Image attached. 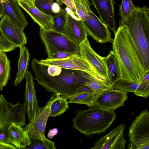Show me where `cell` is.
Masks as SVG:
<instances>
[{
  "mask_svg": "<svg viewBox=\"0 0 149 149\" xmlns=\"http://www.w3.org/2000/svg\"><path fill=\"white\" fill-rule=\"evenodd\" d=\"M31 66L35 75L34 79L38 84L47 91L67 99L76 95L77 89L86 82L97 79L85 72L41 64L35 58L31 61Z\"/></svg>",
  "mask_w": 149,
  "mask_h": 149,
  "instance_id": "6da1fadb",
  "label": "cell"
},
{
  "mask_svg": "<svg viewBox=\"0 0 149 149\" xmlns=\"http://www.w3.org/2000/svg\"><path fill=\"white\" fill-rule=\"evenodd\" d=\"M112 40V52L120 68V79L139 83L145 71L134 46L129 29L125 25L119 26Z\"/></svg>",
  "mask_w": 149,
  "mask_h": 149,
  "instance_id": "7a4b0ae2",
  "label": "cell"
},
{
  "mask_svg": "<svg viewBox=\"0 0 149 149\" xmlns=\"http://www.w3.org/2000/svg\"><path fill=\"white\" fill-rule=\"evenodd\" d=\"M128 28L134 47L145 72L149 70V9L136 6V10L119 26Z\"/></svg>",
  "mask_w": 149,
  "mask_h": 149,
  "instance_id": "3957f363",
  "label": "cell"
},
{
  "mask_svg": "<svg viewBox=\"0 0 149 149\" xmlns=\"http://www.w3.org/2000/svg\"><path fill=\"white\" fill-rule=\"evenodd\" d=\"M114 111L101 108L94 104L86 109L76 111L72 119L73 127L87 136L103 133L116 118Z\"/></svg>",
  "mask_w": 149,
  "mask_h": 149,
  "instance_id": "277c9868",
  "label": "cell"
},
{
  "mask_svg": "<svg viewBox=\"0 0 149 149\" xmlns=\"http://www.w3.org/2000/svg\"><path fill=\"white\" fill-rule=\"evenodd\" d=\"M27 109L25 102L13 104L8 102L2 94L0 95V133L7 134L13 123L26 126Z\"/></svg>",
  "mask_w": 149,
  "mask_h": 149,
  "instance_id": "5b68a950",
  "label": "cell"
},
{
  "mask_svg": "<svg viewBox=\"0 0 149 149\" xmlns=\"http://www.w3.org/2000/svg\"><path fill=\"white\" fill-rule=\"evenodd\" d=\"M39 34L48 57L59 52L80 54L78 45L65 34L54 30L47 31L41 29Z\"/></svg>",
  "mask_w": 149,
  "mask_h": 149,
  "instance_id": "8992f818",
  "label": "cell"
},
{
  "mask_svg": "<svg viewBox=\"0 0 149 149\" xmlns=\"http://www.w3.org/2000/svg\"><path fill=\"white\" fill-rule=\"evenodd\" d=\"M129 140L136 149H149V112L147 109L136 116L129 127Z\"/></svg>",
  "mask_w": 149,
  "mask_h": 149,
  "instance_id": "52a82bcc",
  "label": "cell"
},
{
  "mask_svg": "<svg viewBox=\"0 0 149 149\" xmlns=\"http://www.w3.org/2000/svg\"><path fill=\"white\" fill-rule=\"evenodd\" d=\"M39 62L45 65H53L66 69L85 72L100 80L107 82L79 54H74L60 59H41L39 60Z\"/></svg>",
  "mask_w": 149,
  "mask_h": 149,
  "instance_id": "ba28073f",
  "label": "cell"
},
{
  "mask_svg": "<svg viewBox=\"0 0 149 149\" xmlns=\"http://www.w3.org/2000/svg\"><path fill=\"white\" fill-rule=\"evenodd\" d=\"M78 46L80 56L91 65L100 76L113 86L108 75L104 57L101 56L92 49L87 38Z\"/></svg>",
  "mask_w": 149,
  "mask_h": 149,
  "instance_id": "9c48e42d",
  "label": "cell"
},
{
  "mask_svg": "<svg viewBox=\"0 0 149 149\" xmlns=\"http://www.w3.org/2000/svg\"><path fill=\"white\" fill-rule=\"evenodd\" d=\"M127 98L126 92L114 89H110L95 94L94 104L101 108L114 111L125 105Z\"/></svg>",
  "mask_w": 149,
  "mask_h": 149,
  "instance_id": "30bf717a",
  "label": "cell"
},
{
  "mask_svg": "<svg viewBox=\"0 0 149 149\" xmlns=\"http://www.w3.org/2000/svg\"><path fill=\"white\" fill-rule=\"evenodd\" d=\"M52 103L51 99L45 105L41 108L38 113L31 121L24 127L31 140L45 139V132L46 124L49 117L50 107Z\"/></svg>",
  "mask_w": 149,
  "mask_h": 149,
  "instance_id": "8fae6325",
  "label": "cell"
},
{
  "mask_svg": "<svg viewBox=\"0 0 149 149\" xmlns=\"http://www.w3.org/2000/svg\"><path fill=\"white\" fill-rule=\"evenodd\" d=\"M82 21L87 35L97 42L100 43L111 42L113 39L109 30L92 10L88 19Z\"/></svg>",
  "mask_w": 149,
  "mask_h": 149,
  "instance_id": "7c38bea8",
  "label": "cell"
},
{
  "mask_svg": "<svg viewBox=\"0 0 149 149\" xmlns=\"http://www.w3.org/2000/svg\"><path fill=\"white\" fill-rule=\"evenodd\" d=\"M125 128V124H121L109 133L99 139L91 149H123L127 142L123 136Z\"/></svg>",
  "mask_w": 149,
  "mask_h": 149,
  "instance_id": "4fadbf2b",
  "label": "cell"
},
{
  "mask_svg": "<svg viewBox=\"0 0 149 149\" xmlns=\"http://www.w3.org/2000/svg\"><path fill=\"white\" fill-rule=\"evenodd\" d=\"M65 28V34L78 45L87 37V33L83 21L73 14L68 7Z\"/></svg>",
  "mask_w": 149,
  "mask_h": 149,
  "instance_id": "5bb4252c",
  "label": "cell"
},
{
  "mask_svg": "<svg viewBox=\"0 0 149 149\" xmlns=\"http://www.w3.org/2000/svg\"><path fill=\"white\" fill-rule=\"evenodd\" d=\"M0 26L6 37L16 48L24 46L27 43V37L24 30L6 15L1 17Z\"/></svg>",
  "mask_w": 149,
  "mask_h": 149,
  "instance_id": "9a60e30c",
  "label": "cell"
},
{
  "mask_svg": "<svg viewBox=\"0 0 149 149\" xmlns=\"http://www.w3.org/2000/svg\"><path fill=\"white\" fill-rule=\"evenodd\" d=\"M26 88L24 93L27 116L29 122L32 120L39 112V106L34 86V78L31 72L27 70L25 76Z\"/></svg>",
  "mask_w": 149,
  "mask_h": 149,
  "instance_id": "2e32d148",
  "label": "cell"
},
{
  "mask_svg": "<svg viewBox=\"0 0 149 149\" xmlns=\"http://www.w3.org/2000/svg\"><path fill=\"white\" fill-rule=\"evenodd\" d=\"M91 4L95 8L100 19L109 30L116 31V26L114 19V0H91Z\"/></svg>",
  "mask_w": 149,
  "mask_h": 149,
  "instance_id": "e0dca14e",
  "label": "cell"
},
{
  "mask_svg": "<svg viewBox=\"0 0 149 149\" xmlns=\"http://www.w3.org/2000/svg\"><path fill=\"white\" fill-rule=\"evenodd\" d=\"M19 6L23 9L32 18L40 29L45 31L54 30L53 16L46 14L35 6L31 7L21 1H17Z\"/></svg>",
  "mask_w": 149,
  "mask_h": 149,
  "instance_id": "ac0fdd59",
  "label": "cell"
},
{
  "mask_svg": "<svg viewBox=\"0 0 149 149\" xmlns=\"http://www.w3.org/2000/svg\"><path fill=\"white\" fill-rule=\"evenodd\" d=\"M7 137L10 143L16 149L26 148L31 142L24 127L14 123H12L8 129Z\"/></svg>",
  "mask_w": 149,
  "mask_h": 149,
  "instance_id": "d6986e66",
  "label": "cell"
},
{
  "mask_svg": "<svg viewBox=\"0 0 149 149\" xmlns=\"http://www.w3.org/2000/svg\"><path fill=\"white\" fill-rule=\"evenodd\" d=\"M4 8V15H7L17 26L23 30L28 22L15 0H1Z\"/></svg>",
  "mask_w": 149,
  "mask_h": 149,
  "instance_id": "ffe728a7",
  "label": "cell"
},
{
  "mask_svg": "<svg viewBox=\"0 0 149 149\" xmlns=\"http://www.w3.org/2000/svg\"><path fill=\"white\" fill-rule=\"evenodd\" d=\"M20 48V53L18 62V68L14 85L17 86L25 78L30 59V53L24 46Z\"/></svg>",
  "mask_w": 149,
  "mask_h": 149,
  "instance_id": "44dd1931",
  "label": "cell"
},
{
  "mask_svg": "<svg viewBox=\"0 0 149 149\" xmlns=\"http://www.w3.org/2000/svg\"><path fill=\"white\" fill-rule=\"evenodd\" d=\"M104 58L109 78L113 86L114 83L120 78V70L117 58L112 50L110 51L108 55L104 57Z\"/></svg>",
  "mask_w": 149,
  "mask_h": 149,
  "instance_id": "7402d4cb",
  "label": "cell"
},
{
  "mask_svg": "<svg viewBox=\"0 0 149 149\" xmlns=\"http://www.w3.org/2000/svg\"><path fill=\"white\" fill-rule=\"evenodd\" d=\"M50 99L52 100L49 117H56L65 113L69 108L67 99L61 95L53 93Z\"/></svg>",
  "mask_w": 149,
  "mask_h": 149,
  "instance_id": "603a6c76",
  "label": "cell"
},
{
  "mask_svg": "<svg viewBox=\"0 0 149 149\" xmlns=\"http://www.w3.org/2000/svg\"><path fill=\"white\" fill-rule=\"evenodd\" d=\"M10 62L4 52H0V91L6 86L10 76Z\"/></svg>",
  "mask_w": 149,
  "mask_h": 149,
  "instance_id": "cb8c5ba5",
  "label": "cell"
},
{
  "mask_svg": "<svg viewBox=\"0 0 149 149\" xmlns=\"http://www.w3.org/2000/svg\"><path fill=\"white\" fill-rule=\"evenodd\" d=\"M76 10V15L81 20H87L91 11L89 0H73Z\"/></svg>",
  "mask_w": 149,
  "mask_h": 149,
  "instance_id": "d4e9b609",
  "label": "cell"
},
{
  "mask_svg": "<svg viewBox=\"0 0 149 149\" xmlns=\"http://www.w3.org/2000/svg\"><path fill=\"white\" fill-rule=\"evenodd\" d=\"M95 94L94 93H82L76 94L72 97L68 101V103H75L84 104L88 107L94 104Z\"/></svg>",
  "mask_w": 149,
  "mask_h": 149,
  "instance_id": "484cf974",
  "label": "cell"
},
{
  "mask_svg": "<svg viewBox=\"0 0 149 149\" xmlns=\"http://www.w3.org/2000/svg\"><path fill=\"white\" fill-rule=\"evenodd\" d=\"M67 13L65 10L61 8L60 12L53 16L54 30L65 34V28Z\"/></svg>",
  "mask_w": 149,
  "mask_h": 149,
  "instance_id": "4316f807",
  "label": "cell"
},
{
  "mask_svg": "<svg viewBox=\"0 0 149 149\" xmlns=\"http://www.w3.org/2000/svg\"><path fill=\"white\" fill-rule=\"evenodd\" d=\"M119 6L118 15L121 18L120 19L122 20L126 19L136 8L132 0H122Z\"/></svg>",
  "mask_w": 149,
  "mask_h": 149,
  "instance_id": "83f0119b",
  "label": "cell"
},
{
  "mask_svg": "<svg viewBox=\"0 0 149 149\" xmlns=\"http://www.w3.org/2000/svg\"><path fill=\"white\" fill-rule=\"evenodd\" d=\"M134 94L136 95L145 98L149 95V70L146 71L138 88Z\"/></svg>",
  "mask_w": 149,
  "mask_h": 149,
  "instance_id": "f1b7e54d",
  "label": "cell"
},
{
  "mask_svg": "<svg viewBox=\"0 0 149 149\" xmlns=\"http://www.w3.org/2000/svg\"><path fill=\"white\" fill-rule=\"evenodd\" d=\"M30 145L26 148L31 149H55L54 142L48 139L46 137L41 140L38 139L31 140Z\"/></svg>",
  "mask_w": 149,
  "mask_h": 149,
  "instance_id": "f546056e",
  "label": "cell"
},
{
  "mask_svg": "<svg viewBox=\"0 0 149 149\" xmlns=\"http://www.w3.org/2000/svg\"><path fill=\"white\" fill-rule=\"evenodd\" d=\"M140 83H135L119 79L113 84L114 89L126 93L134 92L138 88Z\"/></svg>",
  "mask_w": 149,
  "mask_h": 149,
  "instance_id": "4dcf8cb0",
  "label": "cell"
},
{
  "mask_svg": "<svg viewBox=\"0 0 149 149\" xmlns=\"http://www.w3.org/2000/svg\"><path fill=\"white\" fill-rule=\"evenodd\" d=\"M85 85L90 88L95 94L107 90L114 89L113 86L96 79L86 82Z\"/></svg>",
  "mask_w": 149,
  "mask_h": 149,
  "instance_id": "1f68e13d",
  "label": "cell"
},
{
  "mask_svg": "<svg viewBox=\"0 0 149 149\" xmlns=\"http://www.w3.org/2000/svg\"><path fill=\"white\" fill-rule=\"evenodd\" d=\"M54 2V0H35V6L44 13L52 15V6Z\"/></svg>",
  "mask_w": 149,
  "mask_h": 149,
  "instance_id": "d6a6232c",
  "label": "cell"
},
{
  "mask_svg": "<svg viewBox=\"0 0 149 149\" xmlns=\"http://www.w3.org/2000/svg\"><path fill=\"white\" fill-rule=\"evenodd\" d=\"M15 49V46L6 37L0 26V52H9Z\"/></svg>",
  "mask_w": 149,
  "mask_h": 149,
  "instance_id": "836d02e7",
  "label": "cell"
},
{
  "mask_svg": "<svg viewBox=\"0 0 149 149\" xmlns=\"http://www.w3.org/2000/svg\"><path fill=\"white\" fill-rule=\"evenodd\" d=\"M76 54H77L65 52H59L53 54L46 58L52 60L62 59Z\"/></svg>",
  "mask_w": 149,
  "mask_h": 149,
  "instance_id": "e575fe53",
  "label": "cell"
},
{
  "mask_svg": "<svg viewBox=\"0 0 149 149\" xmlns=\"http://www.w3.org/2000/svg\"><path fill=\"white\" fill-rule=\"evenodd\" d=\"M82 93H94L92 90L87 86L85 85L78 88L76 91V94Z\"/></svg>",
  "mask_w": 149,
  "mask_h": 149,
  "instance_id": "d590c367",
  "label": "cell"
},
{
  "mask_svg": "<svg viewBox=\"0 0 149 149\" xmlns=\"http://www.w3.org/2000/svg\"><path fill=\"white\" fill-rule=\"evenodd\" d=\"M16 149V148L11 144H8L0 140V149Z\"/></svg>",
  "mask_w": 149,
  "mask_h": 149,
  "instance_id": "8d00e7d4",
  "label": "cell"
},
{
  "mask_svg": "<svg viewBox=\"0 0 149 149\" xmlns=\"http://www.w3.org/2000/svg\"><path fill=\"white\" fill-rule=\"evenodd\" d=\"M59 4L57 2H54L52 6V11L53 13L56 14L58 13L61 10V8Z\"/></svg>",
  "mask_w": 149,
  "mask_h": 149,
  "instance_id": "74e56055",
  "label": "cell"
},
{
  "mask_svg": "<svg viewBox=\"0 0 149 149\" xmlns=\"http://www.w3.org/2000/svg\"><path fill=\"white\" fill-rule=\"evenodd\" d=\"M16 1H21L26 3L29 6L31 7H34V2L35 0H15Z\"/></svg>",
  "mask_w": 149,
  "mask_h": 149,
  "instance_id": "f35d334b",
  "label": "cell"
},
{
  "mask_svg": "<svg viewBox=\"0 0 149 149\" xmlns=\"http://www.w3.org/2000/svg\"><path fill=\"white\" fill-rule=\"evenodd\" d=\"M4 11L3 6L1 0H0V19L4 15Z\"/></svg>",
  "mask_w": 149,
  "mask_h": 149,
  "instance_id": "ab89813d",
  "label": "cell"
},
{
  "mask_svg": "<svg viewBox=\"0 0 149 149\" xmlns=\"http://www.w3.org/2000/svg\"><path fill=\"white\" fill-rule=\"evenodd\" d=\"M58 2H57V3H58L59 4H61V5H62V4H63V3H62V1L63 0H56Z\"/></svg>",
  "mask_w": 149,
  "mask_h": 149,
  "instance_id": "60d3db41",
  "label": "cell"
}]
</instances>
